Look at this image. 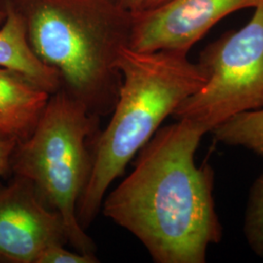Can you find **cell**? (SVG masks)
Here are the masks:
<instances>
[{"label":"cell","instance_id":"obj_4","mask_svg":"<svg viewBox=\"0 0 263 263\" xmlns=\"http://www.w3.org/2000/svg\"><path fill=\"white\" fill-rule=\"evenodd\" d=\"M99 123V116L60 89L50 96L34 131L18 142L11 160L14 176L28 179L63 217L68 244L88 254H95L96 246L76 209L90 178Z\"/></svg>","mask_w":263,"mask_h":263},{"label":"cell","instance_id":"obj_14","mask_svg":"<svg viewBox=\"0 0 263 263\" xmlns=\"http://www.w3.org/2000/svg\"><path fill=\"white\" fill-rule=\"evenodd\" d=\"M123 6L133 14L141 11L143 0H121Z\"/></svg>","mask_w":263,"mask_h":263},{"label":"cell","instance_id":"obj_2","mask_svg":"<svg viewBox=\"0 0 263 263\" xmlns=\"http://www.w3.org/2000/svg\"><path fill=\"white\" fill-rule=\"evenodd\" d=\"M23 15L36 56L59 72L62 89L101 117L112 112L133 13L121 0H6Z\"/></svg>","mask_w":263,"mask_h":263},{"label":"cell","instance_id":"obj_6","mask_svg":"<svg viewBox=\"0 0 263 263\" xmlns=\"http://www.w3.org/2000/svg\"><path fill=\"white\" fill-rule=\"evenodd\" d=\"M262 0H168L133 14L129 47L188 54L218 22Z\"/></svg>","mask_w":263,"mask_h":263},{"label":"cell","instance_id":"obj_11","mask_svg":"<svg viewBox=\"0 0 263 263\" xmlns=\"http://www.w3.org/2000/svg\"><path fill=\"white\" fill-rule=\"evenodd\" d=\"M244 231L254 254L263 258V170L249 194Z\"/></svg>","mask_w":263,"mask_h":263},{"label":"cell","instance_id":"obj_3","mask_svg":"<svg viewBox=\"0 0 263 263\" xmlns=\"http://www.w3.org/2000/svg\"><path fill=\"white\" fill-rule=\"evenodd\" d=\"M116 66L121 82L112 117L95 141L90 178L76 209L85 230L102 210L108 188L134 156L179 104L206 82L198 63L179 52H139L125 46Z\"/></svg>","mask_w":263,"mask_h":263},{"label":"cell","instance_id":"obj_1","mask_svg":"<svg viewBox=\"0 0 263 263\" xmlns=\"http://www.w3.org/2000/svg\"><path fill=\"white\" fill-rule=\"evenodd\" d=\"M205 134L183 119L161 128L103 201L104 216L138 238L155 262L205 263L209 247L221 240L214 171L195 162Z\"/></svg>","mask_w":263,"mask_h":263},{"label":"cell","instance_id":"obj_5","mask_svg":"<svg viewBox=\"0 0 263 263\" xmlns=\"http://www.w3.org/2000/svg\"><path fill=\"white\" fill-rule=\"evenodd\" d=\"M198 65L205 84L173 113L205 133L238 114L263 108V0L243 28L210 44Z\"/></svg>","mask_w":263,"mask_h":263},{"label":"cell","instance_id":"obj_13","mask_svg":"<svg viewBox=\"0 0 263 263\" xmlns=\"http://www.w3.org/2000/svg\"><path fill=\"white\" fill-rule=\"evenodd\" d=\"M17 144L15 139L0 133V177L11 171V160Z\"/></svg>","mask_w":263,"mask_h":263},{"label":"cell","instance_id":"obj_9","mask_svg":"<svg viewBox=\"0 0 263 263\" xmlns=\"http://www.w3.org/2000/svg\"><path fill=\"white\" fill-rule=\"evenodd\" d=\"M3 10L5 18L0 28V67L27 76L49 94L56 93L63 86L61 76L32 50L23 15L7 1Z\"/></svg>","mask_w":263,"mask_h":263},{"label":"cell","instance_id":"obj_15","mask_svg":"<svg viewBox=\"0 0 263 263\" xmlns=\"http://www.w3.org/2000/svg\"><path fill=\"white\" fill-rule=\"evenodd\" d=\"M166 1H168V0H143L141 10L151 9V8L156 7V6H158V5L166 2Z\"/></svg>","mask_w":263,"mask_h":263},{"label":"cell","instance_id":"obj_8","mask_svg":"<svg viewBox=\"0 0 263 263\" xmlns=\"http://www.w3.org/2000/svg\"><path fill=\"white\" fill-rule=\"evenodd\" d=\"M51 94L27 76L0 67V133L18 142L34 131Z\"/></svg>","mask_w":263,"mask_h":263},{"label":"cell","instance_id":"obj_12","mask_svg":"<svg viewBox=\"0 0 263 263\" xmlns=\"http://www.w3.org/2000/svg\"><path fill=\"white\" fill-rule=\"evenodd\" d=\"M98 257L95 254L70 252L65 245H54L42 252L36 263H97Z\"/></svg>","mask_w":263,"mask_h":263},{"label":"cell","instance_id":"obj_7","mask_svg":"<svg viewBox=\"0 0 263 263\" xmlns=\"http://www.w3.org/2000/svg\"><path fill=\"white\" fill-rule=\"evenodd\" d=\"M66 244L63 217L28 179L14 176L8 185L0 188V259L36 263L49 247Z\"/></svg>","mask_w":263,"mask_h":263},{"label":"cell","instance_id":"obj_10","mask_svg":"<svg viewBox=\"0 0 263 263\" xmlns=\"http://www.w3.org/2000/svg\"><path fill=\"white\" fill-rule=\"evenodd\" d=\"M216 140L263 156V108L238 114L214 129Z\"/></svg>","mask_w":263,"mask_h":263},{"label":"cell","instance_id":"obj_16","mask_svg":"<svg viewBox=\"0 0 263 263\" xmlns=\"http://www.w3.org/2000/svg\"><path fill=\"white\" fill-rule=\"evenodd\" d=\"M5 18V12L4 10L0 9V23H2Z\"/></svg>","mask_w":263,"mask_h":263}]
</instances>
